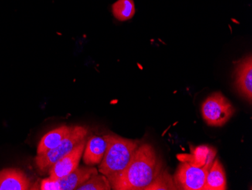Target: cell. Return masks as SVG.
Listing matches in <instances>:
<instances>
[{
	"mask_svg": "<svg viewBox=\"0 0 252 190\" xmlns=\"http://www.w3.org/2000/svg\"><path fill=\"white\" fill-rule=\"evenodd\" d=\"M216 150L207 146L196 147L191 151L190 154L178 155L179 160H186L199 166L211 165L216 156Z\"/></svg>",
	"mask_w": 252,
	"mask_h": 190,
	"instance_id": "obj_13",
	"label": "cell"
},
{
	"mask_svg": "<svg viewBox=\"0 0 252 190\" xmlns=\"http://www.w3.org/2000/svg\"><path fill=\"white\" fill-rule=\"evenodd\" d=\"M107 147L98 171L109 181L120 175L128 165L140 143L118 135H107Z\"/></svg>",
	"mask_w": 252,
	"mask_h": 190,
	"instance_id": "obj_2",
	"label": "cell"
},
{
	"mask_svg": "<svg viewBox=\"0 0 252 190\" xmlns=\"http://www.w3.org/2000/svg\"><path fill=\"white\" fill-rule=\"evenodd\" d=\"M97 174V170L93 167H78L66 177L58 179L61 190H77L92 176Z\"/></svg>",
	"mask_w": 252,
	"mask_h": 190,
	"instance_id": "obj_10",
	"label": "cell"
},
{
	"mask_svg": "<svg viewBox=\"0 0 252 190\" xmlns=\"http://www.w3.org/2000/svg\"><path fill=\"white\" fill-rule=\"evenodd\" d=\"M86 139L79 144L63 158L55 162L49 169V177L52 179L62 178L73 172L79 167V161L84 152L86 147Z\"/></svg>",
	"mask_w": 252,
	"mask_h": 190,
	"instance_id": "obj_6",
	"label": "cell"
},
{
	"mask_svg": "<svg viewBox=\"0 0 252 190\" xmlns=\"http://www.w3.org/2000/svg\"><path fill=\"white\" fill-rule=\"evenodd\" d=\"M83 161L88 166L100 164L104 158L107 147V135L103 137L93 136L86 143Z\"/></svg>",
	"mask_w": 252,
	"mask_h": 190,
	"instance_id": "obj_9",
	"label": "cell"
},
{
	"mask_svg": "<svg viewBox=\"0 0 252 190\" xmlns=\"http://www.w3.org/2000/svg\"><path fill=\"white\" fill-rule=\"evenodd\" d=\"M236 109L220 92L212 93L205 99L202 113L206 124L213 127H222L234 114Z\"/></svg>",
	"mask_w": 252,
	"mask_h": 190,
	"instance_id": "obj_4",
	"label": "cell"
},
{
	"mask_svg": "<svg viewBox=\"0 0 252 190\" xmlns=\"http://www.w3.org/2000/svg\"><path fill=\"white\" fill-rule=\"evenodd\" d=\"M73 127L63 125L51 130L42 137L38 145L37 154H42L58 147L70 135Z\"/></svg>",
	"mask_w": 252,
	"mask_h": 190,
	"instance_id": "obj_11",
	"label": "cell"
},
{
	"mask_svg": "<svg viewBox=\"0 0 252 190\" xmlns=\"http://www.w3.org/2000/svg\"><path fill=\"white\" fill-rule=\"evenodd\" d=\"M41 190H61L59 180L52 179L50 177L42 180L40 183Z\"/></svg>",
	"mask_w": 252,
	"mask_h": 190,
	"instance_id": "obj_17",
	"label": "cell"
},
{
	"mask_svg": "<svg viewBox=\"0 0 252 190\" xmlns=\"http://www.w3.org/2000/svg\"><path fill=\"white\" fill-rule=\"evenodd\" d=\"M31 188V179L17 168L0 171V190H28Z\"/></svg>",
	"mask_w": 252,
	"mask_h": 190,
	"instance_id": "obj_8",
	"label": "cell"
},
{
	"mask_svg": "<svg viewBox=\"0 0 252 190\" xmlns=\"http://www.w3.org/2000/svg\"><path fill=\"white\" fill-rule=\"evenodd\" d=\"M174 177L178 190H203L211 165L199 166L186 160H180Z\"/></svg>",
	"mask_w": 252,
	"mask_h": 190,
	"instance_id": "obj_5",
	"label": "cell"
},
{
	"mask_svg": "<svg viewBox=\"0 0 252 190\" xmlns=\"http://www.w3.org/2000/svg\"><path fill=\"white\" fill-rule=\"evenodd\" d=\"M178 190L174 178L169 173L162 169L152 184L147 187V190Z\"/></svg>",
	"mask_w": 252,
	"mask_h": 190,
	"instance_id": "obj_15",
	"label": "cell"
},
{
	"mask_svg": "<svg viewBox=\"0 0 252 190\" xmlns=\"http://www.w3.org/2000/svg\"><path fill=\"white\" fill-rule=\"evenodd\" d=\"M235 87L240 96L252 103V58L249 55L236 63L235 66Z\"/></svg>",
	"mask_w": 252,
	"mask_h": 190,
	"instance_id": "obj_7",
	"label": "cell"
},
{
	"mask_svg": "<svg viewBox=\"0 0 252 190\" xmlns=\"http://www.w3.org/2000/svg\"><path fill=\"white\" fill-rule=\"evenodd\" d=\"M226 188L224 169L219 159L216 158L214 160L208 173L203 190H225Z\"/></svg>",
	"mask_w": 252,
	"mask_h": 190,
	"instance_id": "obj_12",
	"label": "cell"
},
{
	"mask_svg": "<svg viewBox=\"0 0 252 190\" xmlns=\"http://www.w3.org/2000/svg\"><path fill=\"white\" fill-rule=\"evenodd\" d=\"M162 169V164L153 146L137 147L126 169L110 181L115 190H147Z\"/></svg>",
	"mask_w": 252,
	"mask_h": 190,
	"instance_id": "obj_1",
	"label": "cell"
},
{
	"mask_svg": "<svg viewBox=\"0 0 252 190\" xmlns=\"http://www.w3.org/2000/svg\"><path fill=\"white\" fill-rule=\"evenodd\" d=\"M88 129L82 126H73L70 135L60 145L49 151L37 154L35 158L36 167L41 171H47L55 162L70 153L80 142L86 139Z\"/></svg>",
	"mask_w": 252,
	"mask_h": 190,
	"instance_id": "obj_3",
	"label": "cell"
},
{
	"mask_svg": "<svg viewBox=\"0 0 252 190\" xmlns=\"http://www.w3.org/2000/svg\"><path fill=\"white\" fill-rule=\"evenodd\" d=\"M111 8L113 16L120 21H128L135 14L134 0H117Z\"/></svg>",
	"mask_w": 252,
	"mask_h": 190,
	"instance_id": "obj_14",
	"label": "cell"
},
{
	"mask_svg": "<svg viewBox=\"0 0 252 190\" xmlns=\"http://www.w3.org/2000/svg\"><path fill=\"white\" fill-rule=\"evenodd\" d=\"M111 189L108 178L104 174L99 175L97 174L92 176L77 190H110Z\"/></svg>",
	"mask_w": 252,
	"mask_h": 190,
	"instance_id": "obj_16",
	"label": "cell"
}]
</instances>
